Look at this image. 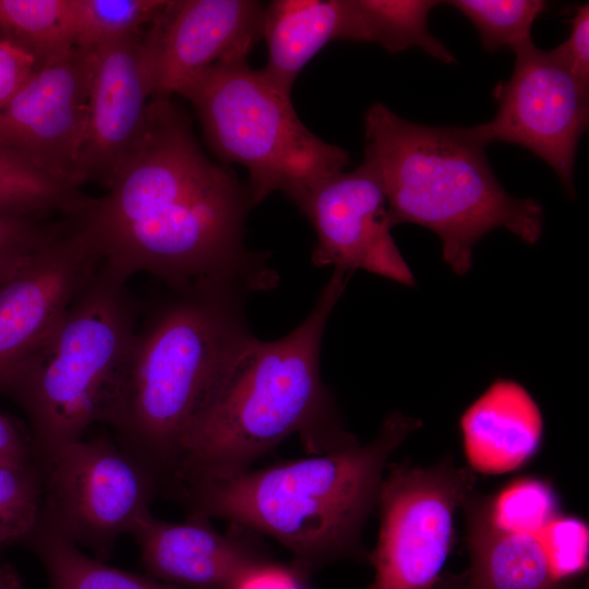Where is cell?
I'll return each instance as SVG.
<instances>
[{"label": "cell", "mask_w": 589, "mask_h": 589, "mask_svg": "<svg viewBox=\"0 0 589 589\" xmlns=\"http://www.w3.org/2000/svg\"><path fill=\"white\" fill-rule=\"evenodd\" d=\"M350 276L334 269L310 314L286 336L248 341L185 434L166 496L248 470L294 433L315 455L359 444L345 430L320 369L323 333Z\"/></svg>", "instance_id": "obj_2"}, {"label": "cell", "mask_w": 589, "mask_h": 589, "mask_svg": "<svg viewBox=\"0 0 589 589\" xmlns=\"http://www.w3.org/2000/svg\"><path fill=\"white\" fill-rule=\"evenodd\" d=\"M296 206L316 233L311 254L315 266H333L351 275L361 269L400 285H416L392 236L386 195L369 160L320 182Z\"/></svg>", "instance_id": "obj_12"}, {"label": "cell", "mask_w": 589, "mask_h": 589, "mask_svg": "<svg viewBox=\"0 0 589 589\" xmlns=\"http://www.w3.org/2000/svg\"><path fill=\"white\" fill-rule=\"evenodd\" d=\"M167 0H71L74 46L95 50L143 32Z\"/></svg>", "instance_id": "obj_24"}, {"label": "cell", "mask_w": 589, "mask_h": 589, "mask_svg": "<svg viewBox=\"0 0 589 589\" xmlns=\"http://www.w3.org/2000/svg\"><path fill=\"white\" fill-rule=\"evenodd\" d=\"M26 543L47 573L48 589H184L107 565L40 525Z\"/></svg>", "instance_id": "obj_20"}, {"label": "cell", "mask_w": 589, "mask_h": 589, "mask_svg": "<svg viewBox=\"0 0 589 589\" xmlns=\"http://www.w3.org/2000/svg\"><path fill=\"white\" fill-rule=\"evenodd\" d=\"M93 51L80 185L106 188L136 146L153 100V56L146 32Z\"/></svg>", "instance_id": "obj_14"}, {"label": "cell", "mask_w": 589, "mask_h": 589, "mask_svg": "<svg viewBox=\"0 0 589 589\" xmlns=\"http://www.w3.org/2000/svg\"><path fill=\"white\" fill-rule=\"evenodd\" d=\"M553 57L578 81L589 85V4L577 7L568 38L550 50Z\"/></svg>", "instance_id": "obj_30"}, {"label": "cell", "mask_w": 589, "mask_h": 589, "mask_svg": "<svg viewBox=\"0 0 589 589\" xmlns=\"http://www.w3.org/2000/svg\"><path fill=\"white\" fill-rule=\"evenodd\" d=\"M513 51V73L495 89L496 115L467 130L483 146L504 142L529 149L553 169L566 193L574 196L575 158L589 120V85L533 40Z\"/></svg>", "instance_id": "obj_10"}, {"label": "cell", "mask_w": 589, "mask_h": 589, "mask_svg": "<svg viewBox=\"0 0 589 589\" xmlns=\"http://www.w3.org/2000/svg\"><path fill=\"white\" fill-rule=\"evenodd\" d=\"M129 534L151 577L184 589H226L254 565L272 560L255 532L231 524L220 533L201 517L170 522L147 512Z\"/></svg>", "instance_id": "obj_16"}, {"label": "cell", "mask_w": 589, "mask_h": 589, "mask_svg": "<svg viewBox=\"0 0 589 589\" xmlns=\"http://www.w3.org/2000/svg\"><path fill=\"white\" fill-rule=\"evenodd\" d=\"M308 577L292 563L268 560L248 569L226 589H309Z\"/></svg>", "instance_id": "obj_31"}, {"label": "cell", "mask_w": 589, "mask_h": 589, "mask_svg": "<svg viewBox=\"0 0 589 589\" xmlns=\"http://www.w3.org/2000/svg\"><path fill=\"white\" fill-rule=\"evenodd\" d=\"M364 159L381 179L390 223L414 224L441 240L442 256L462 276L472 266L476 243L504 228L527 244L539 241L541 204L514 197L501 185L467 128L408 121L382 103L364 117Z\"/></svg>", "instance_id": "obj_5"}, {"label": "cell", "mask_w": 589, "mask_h": 589, "mask_svg": "<svg viewBox=\"0 0 589 589\" xmlns=\"http://www.w3.org/2000/svg\"><path fill=\"white\" fill-rule=\"evenodd\" d=\"M125 284L103 267L47 338L7 378L0 392L24 411L38 464L104 423L136 334Z\"/></svg>", "instance_id": "obj_6"}, {"label": "cell", "mask_w": 589, "mask_h": 589, "mask_svg": "<svg viewBox=\"0 0 589 589\" xmlns=\"http://www.w3.org/2000/svg\"><path fill=\"white\" fill-rule=\"evenodd\" d=\"M106 189L74 219L115 279L146 273L175 292L276 284L266 256L244 245L247 184L205 155L170 99L151 101L136 146Z\"/></svg>", "instance_id": "obj_1"}, {"label": "cell", "mask_w": 589, "mask_h": 589, "mask_svg": "<svg viewBox=\"0 0 589 589\" xmlns=\"http://www.w3.org/2000/svg\"><path fill=\"white\" fill-rule=\"evenodd\" d=\"M477 28L481 45L489 51L515 48L532 40L534 20L544 10L540 0H453Z\"/></svg>", "instance_id": "obj_27"}, {"label": "cell", "mask_w": 589, "mask_h": 589, "mask_svg": "<svg viewBox=\"0 0 589 589\" xmlns=\"http://www.w3.org/2000/svg\"><path fill=\"white\" fill-rule=\"evenodd\" d=\"M177 94L193 105L215 154L247 169L253 206L276 191L296 205L350 164L349 154L312 133L290 95L252 69L248 59L211 65Z\"/></svg>", "instance_id": "obj_7"}, {"label": "cell", "mask_w": 589, "mask_h": 589, "mask_svg": "<svg viewBox=\"0 0 589 589\" xmlns=\"http://www.w3.org/2000/svg\"><path fill=\"white\" fill-rule=\"evenodd\" d=\"M464 506L471 565L462 579L470 589H567L554 578L538 534L495 528L482 498L471 495Z\"/></svg>", "instance_id": "obj_19"}, {"label": "cell", "mask_w": 589, "mask_h": 589, "mask_svg": "<svg viewBox=\"0 0 589 589\" xmlns=\"http://www.w3.org/2000/svg\"><path fill=\"white\" fill-rule=\"evenodd\" d=\"M0 214V286L17 274L70 225Z\"/></svg>", "instance_id": "obj_28"}, {"label": "cell", "mask_w": 589, "mask_h": 589, "mask_svg": "<svg viewBox=\"0 0 589 589\" xmlns=\"http://www.w3.org/2000/svg\"><path fill=\"white\" fill-rule=\"evenodd\" d=\"M37 525L106 562L156 495V478L116 441L80 438L44 462Z\"/></svg>", "instance_id": "obj_8"}, {"label": "cell", "mask_w": 589, "mask_h": 589, "mask_svg": "<svg viewBox=\"0 0 589 589\" xmlns=\"http://www.w3.org/2000/svg\"><path fill=\"white\" fill-rule=\"evenodd\" d=\"M264 76L287 95L306 63L332 40L358 41L352 0H274L265 4Z\"/></svg>", "instance_id": "obj_18"}, {"label": "cell", "mask_w": 589, "mask_h": 589, "mask_svg": "<svg viewBox=\"0 0 589 589\" xmlns=\"http://www.w3.org/2000/svg\"><path fill=\"white\" fill-rule=\"evenodd\" d=\"M459 428L470 468L497 474L519 468L534 455L543 419L521 384L497 378L464 411Z\"/></svg>", "instance_id": "obj_17"}, {"label": "cell", "mask_w": 589, "mask_h": 589, "mask_svg": "<svg viewBox=\"0 0 589 589\" xmlns=\"http://www.w3.org/2000/svg\"><path fill=\"white\" fill-rule=\"evenodd\" d=\"M93 51L76 49L38 69L0 109V151L79 190Z\"/></svg>", "instance_id": "obj_11"}, {"label": "cell", "mask_w": 589, "mask_h": 589, "mask_svg": "<svg viewBox=\"0 0 589 589\" xmlns=\"http://www.w3.org/2000/svg\"><path fill=\"white\" fill-rule=\"evenodd\" d=\"M37 71L34 57L0 38V109L8 105Z\"/></svg>", "instance_id": "obj_32"}, {"label": "cell", "mask_w": 589, "mask_h": 589, "mask_svg": "<svg viewBox=\"0 0 589 589\" xmlns=\"http://www.w3.org/2000/svg\"><path fill=\"white\" fill-rule=\"evenodd\" d=\"M240 287L176 292L136 330L105 416L164 495L181 443L254 336Z\"/></svg>", "instance_id": "obj_3"}, {"label": "cell", "mask_w": 589, "mask_h": 589, "mask_svg": "<svg viewBox=\"0 0 589 589\" xmlns=\"http://www.w3.org/2000/svg\"><path fill=\"white\" fill-rule=\"evenodd\" d=\"M0 29L34 57L37 70L75 50L71 0H0Z\"/></svg>", "instance_id": "obj_22"}, {"label": "cell", "mask_w": 589, "mask_h": 589, "mask_svg": "<svg viewBox=\"0 0 589 589\" xmlns=\"http://www.w3.org/2000/svg\"><path fill=\"white\" fill-rule=\"evenodd\" d=\"M588 526L574 516L558 514L538 533L554 578L565 582L587 566Z\"/></svg>", "instance_id": "obj_29"}, {"label": "cell", "mask_w": 589, "mask_h": 589, "mask_svg": "<svg viewBox=\"0 0 589 589\" xmlns=\"http://www.w3.org/2000/svg\"><path fill=\"white\" fill-rule=\"evenodd\" d=\"M420 426L419 419L395 410L365 445L192 482L171 498L188 517L226 519L275 539L310 576L337 560L365 556L361 533L377 506L384 469Z\"/></svg>", "instance_id": "obj_4"}, {"label": "cell", "mask_w": 589, "mask_h": 589, "mask_svg": "<svg viewBox=\"0 0 589 589\" xmlns=\"http://www.w3.org/2000/svg\"><path fill=\"white\" fill-rule=\"evenodd\" d=\"M43 501V472L35 458L0 462V550L35 530Z\"/></svg>", "instance_id": "obj_25"}, {"label": "cell", "mask_w": 589, "mask_h": 589, "mask_svg": "<svg viewBox=\"0 0 589 589\" xmlns=\"http://www.w3.org/2000/svg\"><path fill=\"white\" fill-rule=\"evenodd\" d=\"M476 477L452 461L433 467L394 464L383 479L377 543L366 555L374 579L366 589H431L454 541L457 509Z\"/></svg>", "instance_id": "obj_9"}, {"label": "cell", "mask_w": 589, "mask_h": 589, "mask_svg": "<svg viewBox=\"0 0 589 589\" xmlns=\"http://www.w3.org/2000/svg\"><path fill=\"white\" fill-rule=\"evenodd\" d=\"M34 458L29 435L9 417L0 413V462Z\"/></svg>", "instance_id": "obj_33"}, {"label": "cell", "mask_w": 589, "mask_h": 589, "mask_svg": "<svg viewBox=\"0 0 589 589\" xmlns=\"http://www.w3.org/2000/svg\"><path fill=\"white\" fill-rule=\"evenodd\" d=\"M482 501L491 525L509 532L538 534L560 514L553 486L534 477L518 478Z\"/></svg>", "instance_id": "obj_26"}, {"label": "cell", "mask_w": 589, "mask_h": 589, "mask_svg": "<svg viewBox=\"0 0 589 589\" xmlns=\"http://www.w3.org/2000/svg\"><path fill=\"white\" fill-rule=\"evenodd\" d=\"M358 19V41L376 43L397 53L419 48L446 64L455 62L448 48L428 27L435 0H352Z\"/></svg>", "instance_id": "obj_21"}, {"label": "cell", "mask_w": 589, "mask_h": 589, "mask_svg": "<svg viewBox=\"0 0 589 589\" xmlns=\"http://www.w3.org/2000/svg\"><path fill=\"white\" fill-rule=\"evenodd\" d=\"M0 589H24L19 573L7 563L0 565Z\"/></svg>", "instance_id": "obj_34"}, {"label": "cell", "mask_w": 589, "mask_h": 589, "mask_svg": "<svg viewBox=\"0 0 589 589\" xmlns=\"http://www.w3.org/2000/svg\"><path fill=\"white\" fill-rule=\"evenodd\" d=\"M103 257L74 219L0 286V388L96 280Z\"/></svg>", "instance_id": "obj_13"}, {"label": "cell", "mask_w": 589, "mask_h": 589, "mask_svg": "<svg viewBox=\"0 0 589 589\" xmlns=\"http://www.w3.org/2000/svg\"><path fill=\"white\" fill-rule=\"evenodd\" d=\"M86 195L68 188L0 151V214L44 218L59 213L75 217Z\"/></svg>", "instance_id": "obj_23"}, {"label": "cell", "mask_w": 589, "mask_h": 589, "mask_svg": "<svg viewBox=\"0 0 589 589\" xmlns=\"http://www.w3.org/2000/svg\"><path fill=\"white\" fill-rule=\"evenodd\" d=\"M440 589H470L464 579H453L440 586Z\"/></svg>", "instance_id": "obj_35"}, {"label": "cell", "mask_w": 589, "mask_h": 589, "mask_svg": "<svg viewBox=\"0 0 589 589\" xmlns=\"http://www.w3.org/2000/svg\"><path fill=\"white\" fill-rule=\"evenodd\" d=\"M265 4L254 0H175L151 24L153 100L170 99L204 69L248 59L262 38Z\"/></svg>", "instance_id": "obj_15"}]
</instances>
